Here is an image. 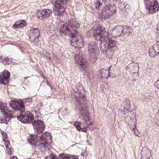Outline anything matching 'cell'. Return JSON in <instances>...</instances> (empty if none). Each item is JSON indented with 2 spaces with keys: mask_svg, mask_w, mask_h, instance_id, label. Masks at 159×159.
I'll use <instances>...</instances> for the list:
<instances>
[{
  "mask_svg": "<svg viewBox=\"0 0 159 159\" xmlns=\"http://www.w3.org/2000/svg\"><path fill=\"white\" fill-rule=\"evenodd\" d=\"M27 25V23L25 20H20L15 23L13 25V27L14 29H19L23 28Z\"/></svg>",
  "mask_w": 159,
  "mask_h": 159,
  "instance_id": "cb8c5ba5",
  "label": "cell"
},
{
  "mask_svg": "<svg viewBox=\"0 0 159 159\" xmlns=\"http://www.w3.org/2000/svg\"><path fill=\"white\" fill-rule=\"evenodd\" d=\"M11 159H12V158H17V157H16V156H13V157H11Z\"/></svg>",
  "mask_w": 159,
  "mask_h": 159,
  "instance_id": "1f68e13d",
  "label": "cell"
},
{
  "mask_svg": "<svg viewBox=\"0 0 159 159\" xmlns=\"http://www.w3.org/2000/svg\"><path fill=\"white\" fill-rule=\"evenodd\" d=\"M79 23L76 20L71 19L65 23L60 29V32L69 37H73L78 34L77 30L80 28Z\"/></svg>",
  "mask_w": 159,
  "mask_h": 159,
  "instance_id": "7a4b0ae2",
  "label": "cell"
},
{
  "mask_svg": "<svg viewBox=\"0 0 159 159\" xmlns=\"http://www.w3.org/2000/svg\"><path fill=\"white\" fill-rule=\"evenodd\" d=\"M76 63L82 69H86L88 66V63L87 60L83 57L80 55H77L75 56Z\"/></svg>",
  "mask_w": 159,
  "mask_h": 159,
  "instance_id": "2e32d148",
  "label": "cell"
},
{
  "mask_svg": "<svg viewBox=\"0 0 159 159\" xmlns=\"http://www.w3.org/2000/svg\"><path fill=\"white\" fill-rule=\"evenodd\" d=\"M132 30L126 26H118L112 30L111 35L113 37H122L131 33Z\"/></svg>",
  "mask_w": 159,
  "mask_h": 159,
  "instance_id": "5b68a950",
  "label": "cell"
},
{
  "mask_svg": "<svg viewBox=\"0 0 159 159\" xmlns=\"http://www.w3.org/2000/svg\"><path fill=\"white\" fill-rule=\"evenodd\" d=\"M17 118L21 122L24 124L33 123L34 119V116L30 111H23Z\"/></svg>",
  "mask_w": 159,
  "mask_h": 159,
  "instance_id": "30bf717a",
  "label": "cell"
},
{
  "mask_svg": "<svg viewBox=\"0 0 159 159\" xmlns=\"http://www.w3.org/2000/svg\"><path fill=\"white\" fill-rule=\"evenodd\" d=\"M154 85H155V86L156 87L159 88V79H158V80H157V81L155 83Z\"/></svg>",
  "mask_w": 159,
  "mask_h": 159,
  "instance_id": "f546056e",
  "label": "cell"
},
{
  "mask_svg": "<svg viewBox=\"0 0 159 159\" xmlns=\"http://www.w3.org/2000/svg\"><path fill=\"white\" fill-rule=\"evenodd\" d=\"M146 8L149 14H153L159 10V4L157 0H144Z\"/></svg>",
  "mask_w": 159,
  "mask_h": 159,
  "instance_id": "ba28073f",
  "label": "cell"
},
{
  "mask_svg": "<svg viewBox=\"0 0 159 159\" xmlns=\"http://www.w3.org/2000/svg\"><path fill=\"white\" fill-rule=\"evenodd\" d=\"M58 158H61V159H76V158H79V157L74 156V155H69V154H60L59 155Z\"/></svg>",
  "mask_w": 159,
  "mask_h": 159,
  "instance_id": "484cf974",
  "label": "cell"
},
{
  "mask_svg": "<svg viewBox=\"0 0 159 159\" xmlns=\"http://www.w3.org/2000/svg\"><path fill=\"white\" fill-rule=\"evenodd\" d=\"M10 78V73L8 71L5 70L1 73L0 75V81L1 83L3 85H6L9 82Z\"/></svg>",
  "mask_w": 159,
  "mask_h": 159,
  "instance_id": "9a60e30c",
  "label": "cell"
},
{
  "mask_svg": "<svg viewBox=\"0 0 159 159\" xmlns=\"http://www.w3.org/2000/svg\"><path fill=\"white\" fill-rule=\"evenodd\" d=\"M41 141L44 142V144L51 145L52 143V138L51 133L48 132L43 133L41 136Z\"/></svg>",
  "mask_w": 159,
  "mask_h": 159,
  "instance_id": "d6986e66",
  "label": "cell"
},
{
  "mask_svg": "<svg viewBox=\"0 0 159 159\" xmlns=\"http://www.w3.org/2000/svg\"><path fill=\"white\" fill-rule=\"evenodd\" d=\"M155 118L156 124H157V125L159 127V110L157 113H156V115L155 116Z\"/></svg>",
  "mask_w": 159,
  "mask_h": 159,
  "instance_id": "83f0119b",
  "label": "cell"
},
{
  "mask_svg": "<svg viewBox=\"0 0 159 159\" xmlns=\"http://www.w3.org/2000/svg\"><path fill=\"white\" fill-rule=\"evenodd\" d=\"M52 11L51 9H44L38 11L37 14V17L40 20H43L49 17L51 14Z\"/></svg>",
  "mask_w": 159,
  "mask_h": 159,
  "instance_id": "ac0fdd59",
  "label": "cell"
},
{
  "mask_svg": "<svg viewBox=\"0 0 159 159\" xmlns=\"http://www.w3.org/2000/svg\"><path fill=\"white\" fill-rule=\"evenodd\" d=\"M71 44L74 47L78 49H81L84 46L83 38L79 33L71 37Z\"/></svg>",
  "mask_w": 159,
  "mask_h": 159,
  "instance_id": "8fae6325",
  "label": "cell"
},
{
  "mask_svg": "<svg viewBox=\"0 0 159 159\" xmlns=\"http://www.w3.org/2000/svg\"><path fill=\"white\" fill-rule=\"evenodd\" d=\"M67 1H70V0H67Z\"/></svg>",
  "mask_w": 159,
  "mask_h": 159,
  "instance_id": "d6a6232c",
  "label": "cell"
},
{
  "mask_svg": "<svg viewBox=\"0 0 159 159\" xmlns=\"http://www.w3.org/2000/svg\"><path fill=\"white\" fill-rule=\"evenodd\" d=\"M94 36L97 41H102L106 38L108 37L109 34L105 28L99 25L95 28Z\"/></svg>",
  "mask_w": 159,
  "mask_h": 159,
  "instance_id": "8992f818",
  "label": "cell"
},
{
  "mask_svg": "<svg viewBox=\"0 0 159 159\" xmlns=\"http://www.w3.org/2000/svg\"><path fill=\"white\" fill-rule=\"evenodd\" d=\"M11 111L4 104L1 103V123L7 124L12 118Z\"/></svg>",
  "mask_w": 159,
  "mask_h": 159,
  "instance_id": "9c48e42d",
  "label": "cell"
},
{
  "mask_svg": "<svg viewBox=\"0 0 159 159\" xmlns=\"http://www.w3.org/2000/svg\"><path fill=\"white\" fill-rule=\"evenodd\" d=\"M159 54V41H157L149 50V56L154 57Z\"/></svg>",
  "mask_w": 159,
  "mask_h": 159,
  "instance_id": "44dd1931",
  "label": "cell"
},
{
  "mask_svg": "<svg viewBox=\"0 0 159 159\" xmlns=\"http://www.w3.org/2000/svg\"><path fill=\"white\" fill-rule=\"evenodd\" d=\"M28 142L32 146L37 145L39 142H41V137L36 135H30L27 139Z\"/></svg>",
  "mask_w": 159,
  "mask_h": 159,
  "instance_id": "ffe728a7",
  "label": "cell"
},
{
  "mask_svg": "<svg viewBox=\"0 0 159 159\" xmlns=\"http://www.w3.org/2000/svg\"><path fill=\"white\" fill-rule=\"evenodd\" d=\"M151 151L148 148L144 147L141 150V159H150L151 158Z\"/></svg>",
  "mask_w": 159,
  "mask_h": 159,
  "instance_id": "7402d4cb",
  "label": "cell"
},
{
  "mask_svg": "<svg viewBox=\"0 0 159 159\" xmlns=\"http://www.w3.org/2000/svg\"><path fill=\"white\" fill-rule=\"evenodd\" d=\"M74 126L79 131L86 132L87 130V128L86 125L81 122H77L75 123Z\"/></svg>",
  "mask_w": 159,
  "mask_h": 159,
  "instance_id": "603a6c76",
  "label": "cell"
},
{
  "mask_svg": "<svg viewBox=\"0 0 159 159\" xmlns=\"http://www.w3.org/2000/svg\"><path fill=\"white\" fill-rule=\"evenodd\" d=\"M10 107L16 111H23L25 109V105L23 102L18 100H12L9 102Z\"/></svg>",
  "mask_w": 159,
  "mask_h": 159,
  "instance_id": "7c38bea8",
  "label": "cell"
},
{
  "mask_svg": "<svg viewBox=\"0 0 159 159\" xmlns=\"http://www.w3.org/2000/svg\"><path fill=\"white\" fill-rule=\"evenodd\" d=\"M89 56L90 62L94 63L100 55V50L97 44L95 42H90L88 47Z\"/></svg>",
  "mask_w": 159,
  "mask_h": 159,
  "instance_id": "277c9868",
  "label": "cell"
},
{
  "mask_svg": "<svg viewBox=\"0 0 159 159\" xmlns=\"http://www.w3.org/2000/svg\"><path fill=\"white\" fill-rule=\"evenodd\" d=\"M40 34V31L37 29H33L30 30L28 33L30 40L31 42H35L39 37Z\"/></svg>",
  "mask_w": 159,
  "mask_h": 159,
  "instance_id": "e0dca14e",
  "label": "cell"
},
{
  "mask_svg": "<svg viewBox=\"0 0 159 159\" xmlns=\"http://www.w3.org/2000/svg\"><path fill=\"white\" fill-rule=\"evenodd\" d=\"M110 68L108 69H102L101 70V75L103 78H107L110 76Z\"/></svg>",
  "mask_w": 159,
  "mask_h": 159,
  "instance_id": "d4e9b609",
  "label": "cell"
},
{
  "mask_svg": "<svg viewBox=\"0 0 159 159\" xmlns=\"http://www.w3.org/2000/svg\"><path fill=\"white\" fill-rule=\"evenodd\" d=\"M32 124L36 133L40 134L44 132L45 126L43 122L41 120H37L33 122Z\"/></svg>",
  "mask_w": 159,
  "mask_h": 159,
  "instance_id": "4fadbf2b",
  "label": "cell"
},
{
  "mask_svg": "<svg viewBox=\"0 0 159 159\" xmlns=\"http://www.w3.org/2000/svg\"><path fill=\"white\" fill-rule=\"evenodd\" d=\"M2 138H3L6 149H7V153L9 155H11L13 153V150H12V147H11L9 139L8 136L6 134V132L3 131L2 132Z\"/></svg>",
  "mask_w": 159,
  "mask_h": 159,
  "instance_id": "5bb4252c",
  "label": "cell"
},
{
  "mask_svg": "<svg viewBox=\"0 0 159 159\" xmlns=\"http://www.w3.org/2000/svg\"><path fill=\"white\" fill-rule=\"evenodd\" d=\"M1 62L3 63L5 65H9L12 62V60L11 59L9 58H5V57H3L1 56Z\"/></svg>",
  "mask_w": 159,
  "mask_h": 159,
  "instance_id": "4316f807",
  "label": "cell"
},
{
  "mask_svg": "<svg viewBox=\"0 0 159 159\" xmlns=\"http://www.w3.org/2000/svg\"><path fill=\"white\" fill-rule=\"evenodd\" d=\"M67 3V0H57L54 5V14L57 16L63 15L66 9Z\"/></svg>",
  "mask_w": 159,
  "mask_h": 159,
  "instance_id": "52a82bcc",
  "label": "cell"
},
{
  "mask_svg": "<svg viewBox=\"0 0 159 159\" xmlns=\"http://www.w3.org/2000/svg\"><path fill=\"white\" fill-rule=\"evenodd\" d=\"M156 29L158 31H159V23H158V24H157V26H156Z\"/></svg>",
  "mask_w": 159,
  "mask_h": 159,
  "instance_id": "4dcf8cb0",
  "label": "cell"
},
{
  "mask_svg": "<svg viewBox=\"0 0 159 159\" xmlns=\"http://www.w3.org/2000/svg\"><path fill=\"white\" fill-rule=\"evenodd\" d=\"M101 6V3L100 1H97L95 3V7L97 9H100Z\"/></svg>",
  "mask_w": 159,
  "mask_h": 159,
  "instance_id": "f1b7e54d",
  "label": "cell"
},
{
  "mask_svg": "<svg viewBox=\"0 0 159 159\" xmlns=\"http://www.w3.org/2000/svg\"><path fill=\"white\" fill-rule=\"evenodd\" d=\"M116 11L117 7L115 4H109L105 5L100 15L101 19L102 21L109 19L113 16Z\"/></svg>",
  "mask_w": 159,
  "mask_h": 159,
  "instance_id": "3957f363",
  "label": "cell"
},
{
  "mask_svg": "<svg viewBox=\"0 0 159 159\" xmlns=\"http://www.w3.org/2000/svg\"><path fill=\"white\" fill-rule=\"evenodd\" d=\"M117 41L107 37L101 41V49L103 53L108 58H111L117 48Z\"/></svg>",
  "mask_w": 159,
  "mask_h": 159,
  "instance_id": "6da1fadb",
  "label": "cell"
}]
</instances>
